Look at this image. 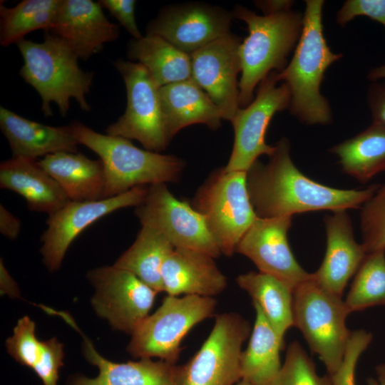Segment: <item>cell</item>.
Returning a JSON list of instances; mask_svg holds the SVG:
<instances>
[{
	"label": "cell",
	"instance_id": "6da1fadb",
	"mask_svg": "<svg viewBox=\"0 0 385 385\" xmlns=\"http://www.w3.org/2000/svg\"><path fill=\"white\" fill-rule=\"evenodd\" d=\"M251 204L258 217L272 218L319 210L357 209L379 187L344 190L318 183L303 174L290 156V143L283 138L267 164L257 160L246 172Z\"/></svg>",
	"mask_w": 385,
	"mask_h": 385
},
{
	"label": "cell",
	"instance_id": "7a4b0ae2",
	"mask_svg": "<svg viewBox=\"0 0 385 385\" xmlns=\"http://www.w3.org/2000/svg\"><path fill=\"white\" fill-rule=\"evenodd\" d=\"M322 0H306L302 31L290 62L277 72L279 81L290 92L289 111L301 123L326 125L332 122L329 104L320 91L327 69L342 58L332 52L323 34Z\"/></svg>",
	"mask_w": 385,
	"mask_h": 385
},
{
	"label": "cell",
	"instance_id": "3957f363",
	"mask_svg": "<svg viewBox=\"0 0 385 385\" xmlns=\"http://www.w3.org/2000/svg\"><path fill=\"white\" fill-rule=\"evenodd\" d=\"M232 14L246 23L249 31L239 48L242 68L239 105L245 108L253 101L255 89L270 73L281 72L287 66L302 31L303 14L289 10L260 16L240 5L235 7Z\"/></svg>",
	"mask_w": 385,
	"mask_h": 385
},
{
	"label": "cell",
	"instance_id": "277c9868",
	"mask_svg": "<svg viewBox=\"0 0 385 385\" xmlns=\"http://www.w3.org/2000/svg\"><path fill=\"white\" fill-rule=\"evenodd\" d=\"M16 45L24 59L19 74L40 95L46 116L53 115L51 103L58 106L62 116L66 115L71 98L83 111L91 110L86 95L92 85L93 73L81 69L78 57L63 39L45 32L43 42L24 38Z\"/></svg>",
	"mask_w": 385,
	"mask_h": 385
},
{
	"label": "cell",
	"instance_id": "5b68a950",
	"mask_svg": "<svg viewBox=\"0 0 385 385\" xmlns=\"http://www.w3.org/2000/svg\"><path fill=\"white\" fill-rule=\"evenodd\" d=\"M79 144L101 158L106 175L105 198L141 185L178 180L184 168L182 159L135 146L130 140L99 133L79 122L70 124Z\"/></svg>",
	"mask_w": 385,
	"mask_h": 385
},
{
	"label": "cell",
	"instance_id": "8992f818",
	"mask_svg": "<svg viewBox=\"0 0 385 385\" xmlns=\"http://www.w3.org/2000/svg\"><path fill=\"white\" fill-rule=\"evenodd\" d=\"M350 313L342 297L320 286L312 273L294 291V326L329 375L334 374L343 361L351 332L346 325Z\"/></svg>",
	"mask_w": 385,
	"mask_h": 385
},
{
	"label": "cell",
	"instance_id": "52a82bcc",
	"mask_svg": "<svg viewBox=\"0 0 385 385\" xmlns=\"http://www.w3.org/2000/svg\"><path fill=\"white\" fill-rule=\"evenodd\" d=\"M192 207L203 217L221 253L230 257L257 217L251 204L246 172L214 170L197 190Z\"/></svg>",
	"mask_w": 385,
	"mask_h": 385
},
{
	"label": "cell",
	"instance_id": "ba28073f",
	"mask_svg": "<svg viewBox=\"0 0 385 385\" xmlns=\"http://www.w3.org/2000/svg\"><path fill=\"white\" fill-rule=\"evenodd\" d=\"M216 306L214 297L167 295L131 334L128 353L137 359L156 357L176 364L183 339L196 324L212 317Z\"/></svg>",
	"mask_w": 385,
	"mask_h": 385
},
{
	"label": "cell",
	"instance_id": "9c48e42d",
	"mask_svg": "<svg viewBox=\"0 0 385 385\" xmlns=\"http://www.w3.org/2000/svg\"><path fill=\"white\" fill-rule=\"evenodd\" d=\"M249 322L236 312L215 316L213 327L190 360L178 365L177 385H235L240 380L243 343L250 336Z\"/></svg>",
	"mask_w": 385,
	"mask_h": 385
},
{
	"label": "cell",
	"instance_id": "30bf717a",
	"mask_svg": "<svg viewBox=\"0 0 385 385\" xmlns=\"http://www.w3.org/2000/svg\"><path fill=\"white\" fill-rule=\"evenodd\" d=\"M114 66L126 88L127 106L106 134L139 141L145 150L160 153L171 140L162 108L160 87L138 62L117 60Z\"/></svg>",
	"mask_w": 385,
	"mask_h": 385
},
{
	"label": "cell",
	"instance_id": "8fae6325",
	"mask_svg": "<svg viewBox=\"0 0 385 385\" xmlns=\"http://www.w3.org/2000/svg\"><path fill=\"white\" fill-rule=\"evenodd\" d=\"M277 72L270 73L258 85L253 101L240 108L231 121L235 132L232 153L226 171L247 172L262 155L269 157L275 145L267 144L265 135L268 125L277 112L289 108L290 92L287 85L279 86Z\"/></svg>",
	"mask_w": 385,
	"mask_h": 385
},
{
	"label": "cell",
	"instance_id": "7c38bea8",
	"mask_svg": "<svg viewBox=\"0 0 385 385\" xmlns=\"http://www.w3.org/2000/svg\"><path fill=\"white\" fill-rule=\"evenodd\" d=\"M134 213L141 225L160 231L174 247L197 250L214 258L222 255L204 217L188 202L177 199L165 183L149 185Z\"/></svg>",
	"mask_w": 385,
	"mask_h": 385
},
{
	"label": "cell",
	"instance_id": "4fadbf2b",
	"mask_svg": "<svg viewBox=\"0 0 385 385\" xmlns=\"http://www.w3.org/2000/svg\"><path fill=\"white\" fill-rule=\"evenodd\" d=\"M96 289V313L115 329L132 334L149 315L158 293L132 272L114 265L88 273Z\"/></svg>",
	"mask_w": 385,
	"mask_h": 385
},
{
	"label": "cell",
	"instance_id": "5bb4252c",
	"mask_svg": "<svg viewBox=\"0 0 385 385\" xmlns=\"http://www.w3.org/2000/svg\"><path fill=\"white\" fill-rule=\"evenodd\" d=\"M148 187L141 185L115 197L96 201H69L48 215L41 236L43 262L51 272L57 270L77 236L90 225L119 209L138 207L144 201Z\"/></svg>",
	"mask_w": 385,
	"mask_h": 385
},
{
	"label": "cell",
	"instance_id": "9a60e30c",
	"mask_svg": "<svg viewBox=\"0 0 385 385\" xmlns=\"http://www.w3.org/2000/svg\"><path fill=\"white\" fill-rule=\"evenodd\" d=\"M241 38L231 31L190 55L191 78L222 111L223 120L232 121L240 107Z\"/></svg>",
	"mask_w": 385,
	"mask_h": 385
},
{
	"label": "cell",
	"instance_id": "2e32d148",
	"mask_svg": "<svg viewBox=\"0 0 385 385\" xmlns=\"http://www.w3.org/2000/svg\"><path fill=\"white\" fill-rule=\"evenodd\" d=\"M232 12L205 3L168 6L147 26V34L158 35L191 55L230 33Z\"/></svg>",
	"mask_w": 385,
	"mask_h": 385
},
{
	"label": "cell",
	"instance_id": "e0dca14e",
	"mask_svg": "<svg viewBox=\"0 0 385 385\" xmlns=\"http://www.w3.org/2000/svg\"><path fill=\"white\" fill-rule=\"evenodd\" d=\"M292 216L257 217L239 241L235 252L246 256L259 272L270 274L294 291L312 277L295 259L287 240Z\"/></svg>",
	"mask_w": 385,
	"mask_h": 385
},
{
	"label": "cell",
	"instance_id": "ac0fdd59",
	"mask_svg": "<svg viewBox=\"0 0 385 385\" xmlns=\"http://www.w3.org/2000/svg\"><path fill=\"white\" fill-rule=\"evenodd\" d=\"M102 9L91 0H61L48 32L63 39L78 58L87 60L119 36L118 26L108 21Z\"/></svg>",
	"mask_w": 385,
	"mask_h": 385
},
{
	"label": "cell",
	"instance_id": "d6986e66",
	"mask_svg": "<svg viewBox=\"0 0 385 385\" xmlns=\"http://www.w3.org/2000/svg\"><path fill=\"white\" fill-rule=\"evenodd\" d=\"M327 247L323 261L313 274L314 280L327 291L342 297L366 253L354 236L346 210L332 212L324 219Z\"/></svg>",
	"mask_w": 385,
	"mask_h": 385
},
{
	"label": "cell",
	"instance_id": "ffe728a7",
	"mask_svg": "<svg viewBox=\"0 0 385 385\" xmlns=\"http://www.w3.org/2000/svg\"><path fill=\"white\" fill-rule=\"evenodd\" d=\"M212 256L191 249L175 247L161 267L163 292L168 295L214 297L222 293L227 279Z\"/></svg>",
	"mask_w": 385,
	"mask_h": 385
},
{
	"label": "cell",
	"instance_id": "44dd1931",
	"mask_svg": "<svg viewBox=\"0 0 385 385\" xmlns=\"http://www.w3.org/2000/svg\"><path fill=\"white\" fill-rule=\"evenodd\" d=\"M0 128L14 158L36 160L41 156L60 152H78L79 143L70 125L60 127L44 125L1 106Z\"/></svg>",
	"mask_w": 385,
	"mask_h": 385
},
{
	"label": "cell",
	"instance_id": "7402d4cb",
	"mask_svg": "<svg viewBox=\"0 0 385 385\" xmlns=\"http://www.w3.org/2000/svg\"><path fill=\"white\" fill-rule=\"evenodd\" d=\"M0 187L22 196L30 210L48 215L71 201L58 182L34 160L12 157L1 162Z\"/></svg>",
	"mask_w": 385,
	"mask_h": 385
},
{
	"label": "cell",
	"instance_id": "603a6c76",
	"mask_svg": "<svg viewBox=\"0 0 385 385\" xmlns=\"http://www.w3.org/2000/svg\"><path fill=\"white\" fill-rule=\"evenodd\" d=\"M84 354L98 369L95 378L73 377L69 385H177L178 365L149 358L115 363L101 356L85 336Z\"/></svg>",
	"mask_w": 385,
	"mask_h": 385
},
{
	"label": "cell",
	"instance_id": "cb8c5ba5",
	"mask_svg": "<svg viewBox=\"0 0 385 385\" xmlns=\"http://www.w3.org/2000/svg\"><path fill=\"white\" fill-rule=\"evenodd\" d=\"M160 96L170 140L190 125L205 124L212 130L220 127L222 111L192 78L160 87Z\"/></svg>",
	"mask_w": 385,
	"mask_h": 385
},
{
	"label": "cell",
	"instance_id": "d4e9b609",
	"mask_svg": "<svg viewBox=\"0 0 385 385\" xmlns=\"http://www.w3.org/2000/svg\"><path fill=\"white\" fill-rule=\"evenodd\" d=\"M39 165L61 186L71 201L105 199L106 175L101 160L76 152L46 155Z\"/></svg>",
	"mask_w": 385,
	"mask_h": 385
},
{
	"label": "cell",
	"instance_id": "484cf974",
	"mask_svg": "<svg viewBox=\"0 0 385 385\" xmlns=\"http://www.w3.org/2000/svg\"><path fill=\"white\" fill-rule=\"evenodd\" d=\"M255 319L247 348L240 359L242 379L251 385H271L282 365V339L256 306Z\"/></svg>",
	"mask_w": 385,
	"mask_h": 385
},
{
	"label": "cell",
	"instance_id": "4316f807",
	"mask_svg": "<svg viewBox=\"0 0 385 385\" xmlns=\"http://www.w3.org/2000/svg\"><path fill=\"white\" fill-rule=\"evenodd\" d=\"M235 280L284 340L287 331L294 326V290L275 277L261 272L242 274Z\"/></svg>",
	"mask_w": 385,
	"mask_h": 385
},
{
	"label": "cell",
	"instance_id": "83f0119b",
	"mask_svg": "<svg viewBox=\"0 0 385 385\" xmlns=\"http://www.w3.org/2000/svg\"><path fill=\"white\" fill-rule=\"evenodd\" d=\"M128 56L145 67L160 88L191 78L190 55L158 35L131 40Z\"/></svg>",
	"mask_w": 385,
	"mask_h": 385
},
{
	"label": "cell",
	"instance_id": "f1b7e54d",
	"mask_svg": "<svg viewBox=\"0 0 385 385\" xmlns=\"http://www.w3.org/2000/svg\"><path fill=\"white\" fill-rule=\"evenodd\" d=\"M342 170L361 183L385 171V125L378 121L334 146Z\"/></svg>",
	"mask_w": 385,
	"mask_h": 385
},
{
	"label": "cell",
	"instance_id": "f546056e",
	"mask_svg": "<svg viewBox=\"0 0 385 385\" xmlns=\"http://www.w3.org/2000/svg\"><path fill=\"white\" fill-rule=\"evenodd\" d=\"M175 247L158 230L142 225L133 245L116 260L114 266L137 276L155 292H163L161 267Z\"/></svg>",
	"mask_w": 385,
	"mask_h": 385
},
{
	"label": "cell",
	"instance_id": "4dcf8cb0",
	"mask_svg": "<svg viewBox=\"0 0 385 385\" xmlns=\"http://www.w3.org/2000/svg\"><path fill=\"white\" fill-rule=\"evenodd\" d=\"M61 0H24L14 7L0 4V44L17 43L37 29L48 32L52 29Z\"/></svg>",
	"mask_w": 385,
	"mask_h": 385
},
{
	"label": "cell",
	"instance_id": "1f68e13d",
	"mask_svg": "<svg viewBox=\"0 0 385 385\" xmlns=\"http://www.w3.org/2000/svg\"><path fill=\"white\" fill-rule=\"evenodd\" d=\"M344 302L351 313L385 305L384 250L366 254Z\"/></svg>",
	"mask_w": 385,
	"mask_h": 385
},
{
	"label": "cell",
	"instance_id": "d6a6232c",
	"mask_svg": "<svg viewBox=\"0 0 385 385\" xmlns=\"http://www.w3.org/2000/svg\"><path fill=\"white\" fill-rule=\"evenodd\" d=\"M271 385H332L329 375L319 376L312 360L297 342L288 346L281 369Z\"/></svg>",
	"mask_w": 385,
	"mask_h": 385
},
{
	"label": "cell",
	"instance_id": "836d02e7",
	"mask_svg": "<svg viewBox=\"0 0 385 385\" xmlns=\"http://www.w3.org/2000/svg\"><path fill=\"white\" fill-rule=\"evenodd\" d=\"M362 245L366 254L385 251V183L361 207Z\"/></svg>",
	"mask_w": 385,
	"mask_h": 385
},
{
	"label": "cell",
	"instance_id": "e575fe53",
	"mask_svg": "<svg viewBox=\"0 0 385 385\" xmlns=\"http://www.w3.org/2000/svg\"><path fill=\"white\" fill-rule=\"evenodd\" d=\"M6 344L9 354L16 361L33 369L39 356L41 342L36 337L35 323L29 317L18 321Z\"/></svg>",
	"mask_w": 385,
	"mask_h": 385
},
{
	"label": "cell",
	"instance_id": "d590c367",
	"mask_svg": "<svg viewBox=\"0 0 385 385\" xmlns=\"http://www.w3.org/2000/svg\"><path fill=\"white\" fill-rule=\"evenodd\" d=\"M372 340V334L363 329L351 332L343 361L338 370L329 375L332 385H356L355 370L361 354Z\"/></svg>",
	"mask_w": 385,
	"mask_h": 385
},
{
	"label": "cell",
	"instance_id": "8d00e7d4",
	"mask_svg": "<svg viewBox=\"0 0 385 385\" xmlns=\"http://www.w3.org/2000/svg\"><path fill=\"white\" fill-rule=\"evenodd\" d=\"M63 356V345L56 338L41 342L39 356L33 369L43 385H57Z\"/></svg>",
	"mask_w": 385,
	"mask_h": 385
},
{
	"label": "cell",
	"instance_id": "74e56055",
	"mask_svg": "<svg viewBox=\"0 0 385 385\" xmlns=\"http://www.w3.org/2000/svg\"><path fill=\"white\" fill-rule=\"evenodd\" d=\"M367 16L385 27V0H347L337 13V22L342 26L356 16Z\"/></svg>",
	"mask_w": 385,
	"mask_h": 385
},
{
	"label": "cell",
	"instance_id": "f35d334b",
	"mask_svg": "<svg viewBox=\"0 0 385 385\" xmlns=\"http://www.w3.org/2000/svg\"><path fill=\"white\" fill-rule=\"evenodd\" d=\"M98 4L106 9L134 39L143 37L136 24L135 0H101Z\"/></svg>",
	"mask_w": 385,
	"mask_h": 385
},
{
	"label": "cell",
	"instance_id": "ab89813d",
	"mask_svg": "<svg viewBox=\"0 0 385 385\" xmlns=\"http://www.w3.org/2000/svg\"><path fill=\"white\" fill-rule=\"evenodd\" d=\"M367 101L374 121L385 125V83H375L369 90Z\"/></svg>",
	"mask_w": 385,
	"mask_h": 385
},
{
	"label": "cell",
	"instance_id": "60d3db41",
	"mask_svg": "<svg viewBox=\"0 0 385 385\" xmlns=\"http://www.w3.org/2000/svg\"><path fill=\"white\" fill-rule=\"evenodd\" d=\"M21 228L20 220L0 205V232L6 238L15 240Z\"/></svg>",
	"mask_w": 385,
	"mask_h": 385
},
{
	"label": "cell",
	"instance_id": "b9f144b4",
	"mask_svg": "<svg viewBox=\"0 0 385 385\" xmlns=\"http://www.w3.org/2000/svg\"><path fill=\"white\" fill-rule=\"evenodd\" d=\"M294 4L289 0H262L255 1L254 4L262 11L263 15H272L291 10Z\"/></svg>",
	"mask_w": 385,
	"mask_h": 385
},
{
	"label": "cell",
	"instance_id": "7bdbcfd3",
	"mask_svg": "<svg viewBox=\"0 0 385 385\" xmlns=\"http://www.w3.org/2000/svg\"><path fill=\"white\" fill-rule=\"evenodd\" d=\"M367 77L372 81L385 79V64L371 69Z\"/></svg>",
	"mask_w": 385,
	"mask_h": 385
},
{
	"label": "cell",
	"instance_id": "ee69618b",
	"mask_svg": "<svg viewBox=\"0 0 385 385\" xmlns=\"http://www.w3.org/2000/svg\"><path fill=\"white\" fill-rule=\"evenodd\" d=\"M376 373L379 378L385 380V363H382L376 366Z\"/></svg>",
	"mask_w": 385,
	"mask_h": 385
},
{
	"label": "cell",
	"instance_id": "f6af8a7d",
	"mask_svg": "<svg viewBox=\"0 0 385 385\" xmlns=\"http://www.w3.org/2000/svg\"><path fill=\"white\" fill-rule=\"evenodd\" d=\"M367 385H385V380L381 378H370L367 380Z\"/></svg>",
	"mask_w": 385,
	"mask_h": 385
},
{
	"label": "cell",
	"instance_id": "bcb514c9",
	"mask_svg": "<svg viewBox=\"0 0 385 385\" xmlns=\"http://www.w3.org/2000/svg\"><path fill=\"white\" fill-rule=\"evenodd\" d=\"M235 385H251V384L248 383L247 381L242 379L239 382L235 384Z\"/></svg>",
	"mask_w": 385,
	"mask_h": 385
}]
</instances>
